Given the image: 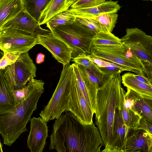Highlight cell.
<instances>
[{
	"instance_id": "44dd1931",
	"label": "cell",
	"mask_w": 152,
	"mask_h": 152,
	"mask_svg": "<svg viewBox=\"0 0 152 152\" xmlns=\"http://www.w3.org/2000/svg\"><path fill=\"white\" fill-rule=\"evenodd\" d=\"M121 80L124 86L135 91L142 98H152V87L137 81L133 73H125L121 77Z\"/></svg>"
},
{
	"instance_id": "9c48e42d",
	"label": "cell",
	"mask_w": 152,
	"mask_h": 152,
	"mask_svg": "<svg viewBox=\"0 0 152 152\" xmlns=\"http://www.w3.org/2000/svg\"><path fill=\"white\" fill-rule=\"evenodd\" d=\"M69 100V111L83 124L93 123V117L94 113L78 87L74 71Z\"/></svg>"
},
{
	"instance_id": "60d3db41",
	"label": "cell",
	"mask_w": 152,
	"mask_h": 152,
	"mask_svg": "<svg viewBox=\"0 0 152 152\" xmlns=\"http://www.w3.org/2000/svg\"><path fill=\"white\" fill-rule=\"evenodd\" d=\"M151 140L149 146V152H152V140Z\"/></svg>"
},
{
	"instance_id": "5bb4252c",
	"label": "cell",
	"mask_w": 152,
	"mask_h": 152,
	"mask_svg": "<svg viewBox=\"0 0 152 152\" xmlns=\"http://www.w3.org/2000/svg\"><path fill=\"white\" fill-rule=\"evenodd\" d=\"M90 55L121 65L129 71L139 74L144 71L142 64L134 62L126 57L108 51L101 46H92Z\"/></svg>"
},
{
	"instance_id": "cb8c5ba5",
	"label": "cell",
	"mask_w": 152,
	"mask_h": 152,
	"mask_svg": "<svg viewBox=\"0 0 152 152\" xmlns=\"http://www.w3.org/2000/svg\"><path fill=\"white\" fill-rule=\"evenodd\" d=\"M76 17L68 10L61 12L51 18L46 23V26L51 31L58 26L71 23L75 21Z\"/></svg>"
},
{
	"instance_id": "e575fe53",
	"label": "cell",
	"mask_w": 152,
	"mask_h": 152,
	"mask_svg": "<svg viewBox=\"0 0 152 152\" xmlns=\"http://www.w3.org/2000/svg\"><path fill=\"white\" fill-rule=\"evenodd\" d=\"M144 69V72L152 87V63L148 61L141 59Z\"/></svg>"
},
{
	"instance_id": "7a4b0ae2",
	"label": "cell",
	"mask_w": 152,
	"mask_h": 152,
	"mask_svg": "<svg viewBox=\"0 0 152 152\" xmlns=\"http://www.w3.org/2000/svg\"><path fill=\"white\" fill-rule=\"evenodd\" d=\"M31 81V88L27 97L10 111L0 113V134L3 144L7 146H11L22 133L27 131V124L44 92L43 81L33 78Z\"/></svg>"
},
{
	"instance_id": "277c9868",
	"label": "cell",
	"mask_w": 152,
	"mask_h": 152,
	"mask_svg": "<svg viewBox=\"0 0 152 152\" xmlns=\"http://www.w3.org/2000/svg\"><path fill=\"white\" fill-rule=\"evenodd\" d=\"M73 72L72 64L63 66L51 99L39 114L44 121L49 122L58 118L64 112L69 111V97Z\"/></svg>"
},
{
	"instance_id": "7c38bea8",
	"label": "cell",
	"mask_w": 152,
	"mask_h": 152,
	"mask_svg": "<svg viewBox=\"0 0 152 152\" xmlns=\"http://www.w3.org/2000/svg\"><path fill=\"white\" fill-rule=\"evenodd\" d=\"M130 130L124 122L121 110L116 108L113 127L112 140L109 145L105 147L101 152H121Z\"/></svg>"
},
{
	"instance_id": "ac0fdd59",
	"label": "cell",
	"mask_w": 152,
	"mask_h": 152,
	"mask_svg": "<svg viewBox=\"0 0 152 152\" xmlns=\"http://www.w3.org/2000/svg\"><path fill=\"white\" fill-rule=\"evenodd\" d=\"M24 10L23 0H0V28Z\"/></svg>"
},
{
	"instance_id": "e0dca14e",
	"label": "cell",
	"mask_w": 152,
	"mask_h": 152,
	"mask_svg": "<svg viewBox=\"0 0 152 152\" xmlns=\"http://www.w3.org/2000/svg\"><path fill=\"white\" fill-rule=\"evenodd\" d=\"M118 2L117 1L110 0L92 7L79 9L69 8L68 10L75 15L85 17L97 16L111 12L117 13L121 8Z\"/></svg>"
},
{
	"instance_id": "30bf717a",
	"label": "cell",
	"mask_w": 152,
	"mask_h": 152,
	"mask_svg": "<svg viewBox=\"0 0 152 152\" xmlns=\"http://www.w3.org/2000/svg\"><path fill=\"white\" fill-rule=\"evenodd\" d=\"M38 44L48 50L53 57L63 66L70 64L73 50L53 31L37 36Z\"/></svg>"
},
{
	"instance_id": "d6986e66",
	"label": "cell",
	"mask_w": 152,
	"mask_h": 152,
	"mask_svg": "<svg viewBox=\"0 0 152 152\" xmlns=\"http://www.w3.org/2000/svg\"><path fill=\"white\" fill-rule=\"evenodd\" d=\"M76 64L80 71L87 77L97 90L104 87L114 75L102 71L94 63L89 67Z\"/></svg>"
},
{
	"instance_id": "74e56055",
	"label": "cell",
	"mask_w": 152,
	"mask_h": 152,
	"mask_svg": "<svg viewBox=\"0 0 152 152\" xmlns=\"http://www.w3.org/2000/svg\"><path fill=\"white\" fill-rule=\"evenodd\" d=\"M45 55L42 53H38L37 56L36 58V63L37 64H40L44 61Z\"/></svg>"
},
{
	"instance_id": "7402d4cb",
	"label": "cell",
	"mask_w": 152,
	"mask_h": 152,
	"mask_svg": "<svg viewBox=\"0 0 152 152\" xmlns=\"http://www.w3.org/2000/svg\"><path fill=\"white\" fill-rule=\"evenodd\" d=\"M66 0H51L42 12L38 22L44 24L56 15L64 11Z\"/></svg>"
},
{
	"instance_id": "83f0119b",
	"label": "cell",
	"mask_w": 152,
	"mask_h": 152,
	"mask_svg": "<svg viewBox=\"0 0 152 152\" xmlns=\"http://www.w3.org/2000/svg\"><path fill=\"white\" fill-rule=\"evenodd\" d=\"M75 16V21L96 33L101 31L107 32L94 16Z\"/></svg>"
},
{
	"instance_id": "f6af8a7d",
	"label": "cell",
	"mask_w": 152,
	"mask_h": 152,
	"mask_svg": "<svg viewBox=\"0 0 152 152\" xmlns=\"http://www.w3.org/2000/svg\"></svg>"
},
{
	"instance_id": "6da1fadb",
	"label": "cell",
	"mask_w": 152,
	"mask_h": 152,
	"mask_svg": "<svg viewBox=\"0 0 152 152\" xmlns=\"http://www.w3.org/2000/svg\"><path fill=\"white\" fill-rule=\"evenodd\" d=\"M103 144L98 127L82 123L71 112L55 119L49 149L58 152H99Z\"/></svg>"
},
{
	"instance_id": "4316f807",
	"label": "cell",
	"mask_w": 152,
	"mask_h": 152,
	"mask_svg": "<svg viewBox=\"0 0 152 152\" xmlns=\"http://www.w3.org/2000/svg\"><path fill=\"white\" fill-rule=\"evenodd\" d=\"M118 15L111 12L94 16L107 31L111 32L117 23Z\"/></svg>"
},
{
	"instance_id": "4fadbf2b",
	"label": "cell",
	"mask_w": 152,
	"mask_h": 152,
	"mask_svg": "<svg viewBox=\"0 0 152 152\" xmlns=\"http://www.w3.org/2000/svg\"><path fill=\"white\" fill-rule=\"evenodd\" d=\"M40 26L38 21L24 10L16 18L5 24L0 30L14 28L36 37L38 35L46 34L51 31L42 28Z\"/></svg>"
},
{
	"instance_id": "836d02e7",
	"label": "cell",
	"mask_w": 152,
	"mask_h": 152,
	"mask_svg": "<svg viewBox=\"0 0 152 152\" xmlns=\"http://www.w3.org/2000/svg\"><path fill=\"white\" fill-rule=\"evenodd\" d=\"M72 60L74 63L86 67H90L93 63L87 55L84 54L80 55Z\"/></svg>"
},
{
	"instance_id": "3957f363",
	"label": "cell",
	"mask_w": 152,
	"mask_h": 152,
	"mask_svg": "<svg viewBox=\"0 0 152 152\" xmlns=\"http://www.w3.org/2000/svg\"><path fill=\"white\" fill-rule=\"evenodd\" d=\"M120 74L114 75L105 86L97 90L95 123L105 147L112 138V129L116 109L124 107L125 91L122 87Z\"/></svg>"
},
{
	"instance_id": "b9f144b4",
	"label": "cell",
	"mask_w": 152,
	"mask_h": 152,
	"mask_svg": "<svg viewBox=\"0 0 152 152\" xmlns=\"http://www.w3.org/2000/svg\"><path fill=\"white\" fill-rule=\"evenodd\" d=\"M147 132L148 134V135H149V136L151 138L152 140V134L148 132Z\"/></svg>"
},
{
	"instance_id": "ffe728a7",
	"label": "cell",
	"mask_w": 152,
	"mask_h": 152,
	"mask_svg": "<svg viewBox=\"0 0 152 152\" xmlns=\"http://www.w3.org/2000/svg\"><path fill=\"white\" fill-rule=\"evenodd\" d=\"M13 89L5 78L3 69H0V113L9 111L15 106Z\"/></svg>"
},
{
	"instance_id": "8992f818",
	"label": "cell",
	"mask_w": 152,
	"mask_h": 152,
	"mask_svg": "<svg viewBox=\"0 0 152 152\" xmlns=\"http://www.w3.org/2000/svg\"><path fill=\"white\" fill-rule=\"evenodd\" d=\"M3 70L11 87L18 90L23 88L32 78L36 77L37 68L27 52L20 54L14 63Z\"/></svg>"
},
{
	"instance_id": "8d00e7d4",
	"label": "cell",
	"mask_w": 152,
	"mask_h": 152,
	"mask_svg": "<svg viewBox=\"0 0 152 152\" xmlns=\"http://www.w3.org/2000/svg\"><path fill=\"white\" fill-rule=\"evenodd\" d=\"M133 75L137 81L152 87L144 72L137 75L133 73Z\"/></svg>"
},
{
	"instance_id": "d590c367",
	"label": "cell",
	"mask_w": 152,
	"mask_h": 152,
	"mask_svg": "<svg viewBox=\"0 0 152 152\" xmlns=\"http://www.w3.org/2000/svg\"><path fill=\"white\" fill-rule=\"evenodd\" d=\"M138 128L143 129L152 134V123L142 118L141 120L140 126Z\"/></svg>"
},
{
	"instance_id": "52a82bcc",
	"label": "cell",
	"mask_w": 152,
	"mask_h": 152,
	"mask_svg": "<svg viewBox=\"0 0 152 152\" xmlns=\"http://www.w3.org/2000/svg\"><path fill=\"white\" fill-rule=\"evenodd\" d=\"M37 44V37L28 33L12 28L0 30V49L3 53L20 55Z\"/></svg>"
},
{
	"instance_id": "7bdbcfd3",
	"label": "cell",
	"mask_w": 152,
	"mask_h": 152,
	"mask_svg": "<svg viewBox=\"0 0 152 152\" xmlns=\"http://www.w3.org/2000/svg\"><path fill=\"white\" fill-rule=\"evenodd\" d=\"M2 145L1 144V142H0V148H1V151H0L1 152H3V150H2Z\"/></svg>"
},
{
	"instance_id": "484cf974",
	"label": "cell",
	"mask_w": 152,
	"mask_h": 152,
	"mask_svg": "<svg viewBox=\"0 0 152 152\" xmlns=\"http://www.w3.org/2000/svg\"><path fill=\"white\" fill-rule=\"evenodd\" d=\"M121 112L123 119L126 126L131 129H135L140 126L141 116L132 109L123 107Z\"/></svg>"
},
{
	"instance_id": "4dcf8cb0",
	"label": "cell",
	"mask_w": 152,
	"mask_h": 152,
	"mask_svg": "<svg viewBox=\"0 0 152 152\" xmlns=\"http://www.w3.org/2000/svg\"><path fill=\"white\" fill-rule=\"evenodd\" d=\"M127 91L124 95V107L127 108L132 109L135 101L141 96L131 89L127 88Z\"/></svg>"
},
{
	"instance_id": "9a60e30c",
	"label": "cell",
	"mask_w": 152,
	"mask_h": 152,
	"mask_svg": "<svg viewBox=\"0 0 152 152\" xmlns=\"http://www.w3.org/2000/svg\"><path fill=\"white\" fill-rule=\"evenodd\" d=\"M151 140L145 130L140 128L130 129L121 152H149Z\"/></svg>"
},
{
	"instance_id": "ee69618b",
	"label": "cell",
	"mask_w": 152,
	"mask_h": 152,
	"mask_svg": "<svg viewBox=\"0 0 152 152\" xmlns=\"http://www.w3.org/2000/svg\"><path fill=\"white\" fill-rule=\"evenodd\" d=\"M151 1H152V0H151Z\"/></svg>"
},
{
	"instance_id": "5b68a950",
	"label": "cell",
	"mask_w": 152,
	"mask_h": 152,
	"mask_svg": "<svg viewBox=\"0 0 152 152\" xmlns=\"http://www.w3.org/2000/svg\"><path fill=\"white\" fill-rule=\"evenodd\" d=\"M54 31L72 49V59L80 55H88L97 33L75 21L58 26Z\"/></svg>"
},
{
	"instance_id": "8fae6325",
	"label": "cell",
	"mask_w": 152,
	"mask_h": 152,
	"mask_svg": "<svg viewBox=\"0 0 152 152\" xmlns=\"http://www.w3.org/2000/svg\"><path fill=\"white\" fill-rule=\"evenodd\" d=\"M29 133L27 145L31 152H42L48 137V126L47 122L40 117H34L30 120Z\"/></svg>"
},
{
	"instance_id": "f35d334b",
	"label": "cell",
	"mask_w": 152,
	"mask_h": 152,
	"mask_svg": "<svg viewBox=\"0 0 152 152\" xmlns=\"http://www.w3.org/2000/svg\"><path fill=\"white\" fill-rule=\"evenodd\" d=\"M77 0H66L64 11L68 10L72 4L75 2Z\"/></svg>"
},
{
	"instance_id": "d6a6232c",
	"label": "cell",
	"mask_w": 152,
	"mask_h": 152,
	"mask_svg": "<svg viewBox=\"0 0 152 152\" xmlns=\"http://www.w3.org/2000/svg\"><path fill=\"white\" fill-rule=\"evenodd\" d=\"M105 1L106 0H78L72 4L69 8H89L99 5Z\"/></svg>"
},
{
	"instance_id": "ab89813d",
	"label": "cell",
	"mask_w": 152,
	"mask_h": 152,
	"mask_svg": "<svg viewBox=\"0 0 152 152\" xmlns=\"http://www.w3.org/2000/svg\"><path fill=\"white\" fill-rule=\"evenodd\" d=\"M147 104L152 109V98L145 97L143 98Z\"/></svg>"
},
{
	"instance_id": "2e32d148",
	"label": "cell",
	"mask_w": 152,
	"mask_h": 152,
	"mask_svg": "<svg viewBox=\"0 0 152 152\" xmlns=\"http://www.w3.org/2000/svg\"><path fill=\"white\" fill-rule=\"evenodd\" d=\"M78 87L94 113L97 89L87 77L79 70L77 65L72 64Z\"/></svg>"
},
{
	"instance_id": "d4e9b609",
	"label": "cell",
	"mask_w": 152,
	"mask_h": 152,
	"mask_svg": "<svg viewBox=\"0 0 152 152\" xmlns=\"http://www.w3.org/2000/svg\"><path fill=\"white\" fill-rule=\"evenodd\" d=\"M122 44L121 39L109 32L101 31L96 33L92 46H114Z\"/></svg>"
},
{
	"instance_id": "f1b7e54d",
	"label": "cell",
	"mask_w": 152,
	"mask_h": 152,
	"mask_svg": "<svg viewBox=\"0 0 152 152\" xmlns=\"http://www.w3.org/2000/svg\"><path fill=\"white\" fill-rule=\"evenodd\" d=\"M132 109L139 113L142 118L152 123V109L142 97L135 101Z\"/></svg>"
},
{
	"instance_id": "1f68e13d",
	"label": "cell",
	"mask_w": 152,
	"mask_h": 152,
	"mask_svg": "<svg viewBox=\"0 0 152 152\" xmlns=\"http://www.w3.org/2000/svg\"><path fill=\"white\" fill-rule=\"evenodd\" d=\"M20 55L10 52H4L3 56L0 60V69H4L8 66L14 63Z\"/></svg>"
},
{
	"instance_id": "ba28073f",
	"label": "cell",
	"mask_w": 152,
	"mask_h": 152,
	"mask_svg": "<svg viewBox=\"0 0 152 152\" xmlns=\"http://www.w3.org/2000/svg\"><path fill=\"white\" fill-rule=\"evenodd\" d=\"M121 42L140 59L152 63V36L137 28H127Z\"/></svg>"
},
{
	"instance_id": "f546056e",
	"label": "cell",
	"mask_w": 152,
	"mask_h": 152,
	"mask_svg": "<svg viewBox=\"0 0 152 152\" xmlns=\"http://www.w3.org/2000/svg\"><path fill=\"white\" fill-rule=\"evenodd\" d=\"M31 86V79L26 86L23 88L18 90L13 89V94L15 106L27 97L29 93Z\"/></svg>"
},
{
	"instance_id": "603a6c76",
	"label": "cell",
	"mask_w": 152,
	"mask_h": 152,
	"mask_svg": "<svg viewBox=\"0 0 152 152\" xmlns=\"http://www.w3.org/2000/svg\"><path fill=\"white\" fill-rule=\"evenodd\" d=\"M51 0H23L24 10L38 21L41 13Z\"/></svg>"
}]
</instances>
